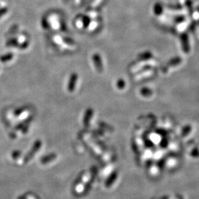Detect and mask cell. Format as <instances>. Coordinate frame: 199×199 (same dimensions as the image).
Here are the masks:
<instances>
[{"label": "cell", "mask_w": 199, "mask_h": 199, "mask_svg": "<svg viewBox=\"0 0 199 199\" xmlns=\"http://www.w3.org/2000/svg\"><path fill=\"white\" fill-rule=\"evenodd\" d=\"M8 12V8L7 7H2L0 8V18H2Z\"/></svg>", "instance_id": "cell-11"}, {"label": "cell", "mask_w": 199, "mask_h": 199, "mask_svg": "<svg viewBox=\"0 0 199 199\" xmlns=\"http://www.w3.org/2000/svg\"><path fill=\"white\" fill-rule=\"evenodd\" d=\"M93 114V111L91 109H88L86 113H85V118H84V124L85 125H87L88 123L89 124V121L91 120V118Z\"/></svg>", "instance_id": "cell-6"}, {"label": "cell", "mask_w": 199, "mask_h": 199, "mask_svg": "<svg viewBox=\"0 0 199 199\" xmlns=\"http://www.w3.org/2000/svg\"><path fill=\"white\" fill-rule=\"evenodd\" d=\"M77 78H78V76L76 74L74 73L72 74V75L70 77V79H69V85H68V90L70 92H73L74 90V88L76 86V83L77 81Z\"/></svg>", "instance_id": "cell-1"}, {"label": "cell", "mask_w": 199, "mask_h": 199, "mask_svg": "<svg viewBox=\"0 0 199 199\" xmlns=\"http://www.w3.org/2000/svg\"><path fill=\"white\" fill-rule=\"evenodd\" d=\"M18 25H14V26H13L11 28V29L9 30V33L10 34H14L15 33V32L16 31H17V30H18Z\"/></svg>", "instance_id": "cell-13"}, {"label": "cell", "mask_w": 199, "mask_h": 199, "mask_svg": "<svg viewBox=\"0 0 199 199\" xmlns=\"http://www.w3.org/2000/svg\"><path fill=\"white\" fill-rule=\"evenodd\" d=\"M41 142L40 141H36V143L34 144V145H33V149L31 150V153L29 155V156H33V155H34V153H36L37 151H38V149H39V147H40V146H41ZM30 157V158H31Z\"/></svg>", "instance_id": "cell-5"}, {"label": "cell", "mask_w": 199, "mask_h": 199, "mask_svg": "<svg viewBox=\"0 0 199 199\" xmlns=\"http://www.w3.org/2000/svg\"><path fill=\"white\" fill-rule=\"evenodd\" d=\"M125 85V83L124 82V80H122V79H119V80L117 82V86L118 88H123Z\"/></svg>", "instance_id": "cell-14"}, {"label": "cell", "mask_w": 199, "mask_h": 199, "mask_svg": "<svg viewBox=\"0 0 199 199\" xmlns=\"http://www.w3.org/2000/svg\"><path fill=\"white\" fill-rule=\"evenodd\" d=\"M24 111H25L24 107H19V108L17 109L16 110L14 111V115L15 116H19V115H20L23 112H24Z\"/></svg>", "instance_id": "cell-10"}, {"label": "cell", "mask_w": 199, "mask_h": 199, "mask_svg": "<svg viewBox=\"0 0 199 199\" xmlns=\"http://www.w3.org/2000/svg\"><path fill=\"white\" fill-rule=\"evenodd\" d=\"M93 62H94V65H95L98 70L99 71H102L103 67H102V59H101L100 55H98L97 54L93 55Z\"/></svg>", "instance_id": "cell-2"}, {"label": "cell", "mask_w": 199, "mask_h": 199, "mask_svg": "<svg viewBox=\"0 0 199 199\" xmlns=\"http://www.w3.org/2000/svg\"><path fill=\"white\" fill-rule=\"evenodd\" d=\"M55 158H56V155L54 154H51V155H47V156H45L43 158H42L41 161H42V163L46 164V163L51 162V161H52V160L53 161Z\"/></svg>", "instance_id": "cell-7"}, {"label": "cell", "mask_w": 199, "mask_h": 199, "mask_svg": "<svg viewBox=\"0 0 199 199\" xmlns=\"http://www.w3.org/2000/svg\"><path fill=\"white\" fill-rule=\"evenodd\" d=\"M116 177V176L115 175V174H113L110 178H109L107 181V186H110L112 184V183L113 182V180H115V178Z\"/></svg>", "instance_id": "cell-12"}, {"label": "cell", "mask_w": 199, "mask_h": 199, "mask_svg": "<svg viewBox=\"0 0 199 199\" xmlns=\"http://www.w3.org/2000/svg\"><path fill=\"white\" fill-rule=\"evenodd\" d=\"M163 11V8H162V6L160 4V3H156L154 6V13L156 15H160L162 13Z\"/></svg>", "instance_id": "cell-8"}, {"label": "cell", "mask_w": 199, "mask_h": 199, "mask_svg": "<svg viewBox=\"0 0 199 199\" xmlns=\"http://www.w3.org/2000/svg\"><path fill=\"white\" fill-rule=\"evenodd\" d=\"M82 23L84 24V25L87 27L88 25H90L91 23V20H90V18H89L88 16H84L83 17V19H82Z\"/></svg>", "instance_id": "cell-9"}, {"label": "cell", "mask_w": 199, "mask_h": 199, "mask_svg": "<svg viewBox=\"0 0 199 199\" xmlns=\"http://www.w3.org/2000/svg\"><path fill=\"white\" fill-rule=\"evenodd\" d=\"M13 58V54L9 53L0 56V61L4 63V62H7L11 60Z\"/></svg>", "instance_id": "cell-3"}, {"label": "cell", "mask_w": 199, "mask_h": 199, "mask_svg": "<svg viewBox=\"0 0 199 199\" xmlns=\"http://www.w3.org/2000/svg\"><path fill=\"white\" fill-rule=\"evenodd\" d=\"M7 47H17L19 45V41L17 38H10L6 42Z\"/></svg>", "instance_id": "cell-4"}]
</instances>
